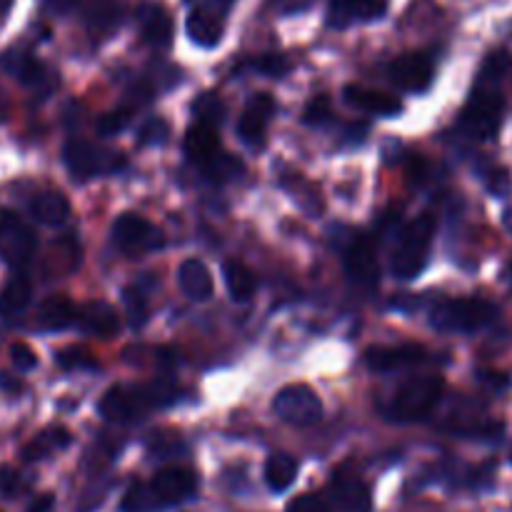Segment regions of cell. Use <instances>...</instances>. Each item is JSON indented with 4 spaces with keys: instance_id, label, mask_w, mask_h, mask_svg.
<instances>
[{
    "instance_id": "cell-11",
    "label": "cell",
    "mask_w": 512,
    "mask_h": 512,
    "mask_svg": "<svg viewBox=\"0 0 512 512\" xmlns=\"http://www.w3.org/2000/svg\"><path fill=\"white\" fill-rule=\"evenodd\" d=\"M150 493H153L158 508H173L185 503L198 493V475L188 468H163L150 480Z\"/></svg>"
},
{
    "instance_id": "cell-15",
    "label": "cell",
    "mask_w": 512,
    "mask_h": 512,
    "mask_svg": "<svg viewBox=\"0 0 512 512\" xmlns=\"http://www.w3.org/2000/svg\"><path fill=\"white\" fill-rule=\"evenodd\" d=\"M330 500L338 505L343 512H370L373 508V498H370V488L348 470H338L330 480Z\"/></svg>"
},
{
    "instance_id": "cell-40",
    "label": "cell",
    "mask_w": 512,
    "mask_h": 512,
    "mask_svg": "<svg viewBox=\"0 0 512 512\" xmlns=\"http://www.w3.org/2000/svg\"><path fill=\"white\" fill-rule=\"evenodd\" d=\"M23 478H20L18 470L8 468V465H0V495L3 498H15V495L23 493Z\"/></svg>"
},
{
    "instance_id": "cell-19",
    "label": "cell",
    "mask_w": 512,
    "mask_h": 512,
    "mask_svg": "<svg viewBox=\"0 0 512 512\" xmlns=\"http://www.w3.org/2000/svg\"><path fill=\"white\" fill-rule=\"evenodd\" d=\"M78 325L83 333L95 335L100 340H108L120 330V315L105 300H93V303H85L78 310Z\"/></svg>"
},
{
    "instance_id": "cell-18",
    "label": "cell",
    "mask_w": 512,
    "mask_h": 512,
    "mask_svg": "<svg viewBox=\"0 0 512 512\" xmlns=\"http://www.w3.org/2000/svg\"><path fill=\"white\" fill-rule=\"evenodd\" d=\"M383 13V0H330L328 23L333 28H350L355 23L378 20Z\"/></svg>"
},
{
    "instance_id": "cell-34",
    "label": "cell",
    "mask_w": 512,
    "mask_h": 512,
    "mask_svg": "<svg viewBox=\"0 0 512 512\" xmlns=\"http://www.w3.org/2000/svg\"><path fill=\"white\" fill-rule=\"evenodd\" d=\"M123 300L128 305L130 325L133 328H143L148 323V295L140 285H130V288L123 290Z\"/></svg>"
},
{
    "instance_id": "cell-14",
    "label": "cell",
    "mask_w": 512,
    "mask_h": 512,
    "mask_svg": "<svg viewBox=\"0 0 512 512\" xmlns=\"http://www.w3.org/2000/svg\"><path fill=\"white\" fill-rule=\"evenodd\" d=\"M275 105L273 95L268 93H258L248 100L245 105L243 115H240V123H238V135L245 145L250 148H260L265 143V130H268V123L273 120Z\"/></svg>"
},
{
    "instance_id": "cell-27",
    "label": "cell",
    "mask_w": 512,
    "mask_h": 512,
    "mask_svg": "<svg viewBox=\"0 0 512 512\" xmlns=\"http://www.w3.org/2000/svg\"><path fill=\"white\" fill-rule=\"evenodd\" d=\"M298 475V460L288 453L270 455L265 463V483L273 493H285Z\"/></svg>"
},
{
    "instance_id": "cell-3",
    "label": "cell",
    "mask_w": 512,
    "mask_h": 512,
    "mask_svg": "<svg viewBox=\"0 0 512 512\" xmlns=\"http://www.w3.org/2000/svg\"><path fill=\"white\" fill-rule=\"evenodd\" d=\"M498 318V308L488 300L478 298H455L443 300L430 310V325L438 333L470 335L485 330Z\"/></svg>"
},
{
    "instance_id": "cell-52",
    "label": "cell",
    "mask_w": 512,
    "mask_h": 512,
    "mask_svg": "<svg viewBox=\"0 0 512 512\" xmlns=\"http://www.w3.org/2000/svg\"><path fill=\"white\" fill-rule=\"evenodd\" d=\"M508 275H510V283H512V268H510V273H508Z\"/></svg>"
},
{
    "instance_id": "cell-41",
    "label": "cell",
    "mask_w": 512,
    "mask_h": 512,
    "mask_svg": "<svg viewBox=\"0 0 512 512\" xmlns=\"http://www.w3.org/2000/svg\"><path fill=\"white\" fill-rule=\"evenodd\" d=\"M330 118H333V113H330V103L325 98H315L313 103L305 108V123L315 125V128L330 123Z\"/></svg>"
},
{
    "instance_id": "cell-47",
    "label": "cell",
    "mask_w": 512,
    "mask_h": 512,
    "mask_svg": "<svg viewBox=\"0 0 512 512\" xmlns=\"http://www.w3.org/2000/svg\"><path fill=\"white\" fill-rule=\"evenodd\" d=\"M15 223H18V218H15V215L10 213V210L0 208V243H3L5 235L10 233V228H13Z\"/></svg>"
},
{
    "instance_id": "cell-17",
    "label": "cell",
    "mask_w": 512,
    "mask_h": 512,
    "mask_svg": "<svg viewBox=\"0 0 512 512\" xmlns=\"http://www.w3.org/2000/svg\"><path fill=\"white\" fill-rule=\"evenodd\" d=\"M140 35L155 50H168L173 45V20L168 10L158 3H143L138 8Z\"/></svg>"
},
{
    "instance_id": "cell-37",
    "label": "cell",
    "mask_w": 512,
    "mask_h": 512,
    "mask_svg": "<svg viewBox=\"0 0 512 512\" xmlns=\"http://www.w3.org/2000/svg\"><path fill=\"white\" fill-rule=\"evenodd\" d=\"M245 68L255 70V73L265 75V78H283V75L288 73L290 65L283 55L268 53V55H258V58L248 60V63H245Z\"/></svg>"
},
{
    "instance_id": "cell-46",
    "label": "cell",
    "mask_w": 512,
    "mask_h": 512,
    "mask_svg": "<svg viewBox=\"0 0 512 512\" xmlns=\"http://www.w3.org/2000/svg\"><path fill=\"white\" fill-rule=\"evenodd\" d=\"M310 3H313V0H275L280 13H300V10L310 8Z\"/></svg>"
},
{
    "instance_id": "cell-1",
    "label": "cell",
    "mask_w": 512,
    "mask_h": 512,
    "mask_svg": "<svg viewBox=\"0 0 512 512\" xmlns=\"http://www.w3.org/2000/svg\"><path fill=\"white\" fill-rule=\"evenodd\" d=\"M510 63V58L505 53L493 55V58L485 63L483 73H480L478 85H475L473 95H470L468 105L460 113V133L468 135L473 140H490L500 128V120H503V108L505 100L500 93L498 83L505 73V65Z\"/></svg>"
},
{
    "instance_id": "cell-22",
    "label": "cell",
    "mask_w": 512,
    "mask_h": 512,
    "mask_svg": "<svg viewBox=\"0 0 512 512\" xmlns=\"http://www.w3.org/2000/svg\"><path fill=\"white\" fill-rule=\"evenodd\" d=\"M35 248H38L35 233L20 223H15L10 233L5 235L3 243H0V253H3L5 263L13 265V268H25L33 260Z\"/></svg>"
},
{
    "instance_id": "cell-10",
    "label": "cell",
    "mask_w": 512,
    "mask_h": 512,
    "mask_svg": "<svg viewBox=\"0 0 512 512\" xmlns=\"http://www.w3.org/2000/svg\"><path fill=\"white\" fill-rule=\"evenodd\" d=\"M148 410L150 408L145 403L140 385H115L98 403V413L103 415V420L115 425H128L135 423V420H143Z\"/></svg>"
},
{
    "instance_id": "cell-31",
    "label": "cell",
    "mask_w": 512,
    "mask_h": 512,
    "mask_svg": "<svg viewBox=\"0 0 512 512\" xmlns=\"http://www.w3.org/2000/svg\"><path fill=\"white\" fill-rule=\"evenodd\" d=\"M193 115L195 123H205V125H215L220 128L225 120V103L218 93H203L195 98L193 103Z\"/></svg>"
},
{
    "instance_id": "cell-26",
    "label": "cell",
    "mask_w": 512,
    "mask_h": 512,
    "mask_svg": "<svg viewBox=\"0 0 512 512\" xmlns=\"http://www.w3.org/2000/svg\"><path fill=\"white\" fill-rule=\"evenodd\" d=\"M223 280L230 298H233L235 303H248V300L253 298L255 288H258V280H255L253 270H250L248 265L240 263V260H225Z\"/></svg>"
},
{
    "instance_id": "cell-16",
    "label": "cell",
    "mask_w": 512,
    "mask_h": 512,
    "mask_svg": "<svg viewBox=\"0 0 512 512\" xmlns=\"http://www.w3.org/2000/svg\"><path fill=\"white\" fill-rule=\"evenodd\" d=\"M343 100L350 108L360 110V113L378 115V118H395V115L403 113L400 98L383 93V90L363 88V85H345Z\"/></svg>"
},
{
    "instance_id": "cell-33",
    "label": "cell",
    "mask_w": 512,
    "mask_h": 512,
    "mask_svg": "<svg viewBox=\"0 0 512 512\" xmlns=\"http://www.w3.org/2000/svg\"><path fill=\"white\" fill-rule=\"evenodd\" d=\"M148 450L150 455L160 460L168 458H185L188 455V445L183 443L178 433H153L148 438Z\"/></svg>"
},
{
    "instance_id": "cell-45",
    "label": "cell",
    "mask_w": 512,
    "mask_h": 512,
    "mask_svg": "<svg viewBox=\"0 0 512 512\" xmlns=\"http://www.w3.org/2000/svg\"><path fill=\"white\" fill-rule=\"evenodd\" d=\"M235 0H193V8H203L208 10V13H215L220 15V18H225L228 15V10L233 8Z\"/></svg>"
},
{
    "instance_id": "cell-48",
    "label": "cell",
    "mask_w": 512,
    "mask_h": 512,
    "mask_svg": "<svg viewBox=\"0 0 512 512\" xmlns=\"http://www.w3.org/2000/svg\"><path fill=\"white\" fill-rule=\"evenodd\" d=\"M53 503H55L53 495L45 493V495H40V498L33 500V505H30L28 512H50L53 510Z\"/></svg>"
},
{
    "instance_id": "cell-9",
    "label": "cell",
    "mask_w": 512,
    "mask_h": 512,
    "mask_svg": "<svg viewBox=\"0 0 512 512\" xmlns=\"http://www.w3.org/2000/svg\"><path fill=\"white\" fill-rule=\"evenodd\" d=\"M5 73H10L13 78H18L25 88L35 90L40 95H48L50 90L58 85V73H53L50 68H45L33 53L23 48H10L8 53H3L0 58Z\"/></svg>"
},
{
    "instance_id": "cell-38",
    "label": "cell",
    "mask_w": 512,
    "mask_h": 512,
    "mask_svg": "<svg viewBox=\"0 0 512 512\" xmlns=\"http://www.w3.org/2000/svg\"><path fill=\"white\" fill-rule=\"evenodd\" d=\"M170 138V125L163 118H150L143 128L138 130V143L143 148H158L165 145Z\"/></svg>"
},
{
    "instance_id": "cell-4",
    "label": "cell",
    "mask_w": 512,
    "mask_h": 512,
    "mask_svg": "<svg viewBox=\"0 0 512 512\" xmlns=\"http://www.w3.org/2000/svg\"><path fill=\"white\" fill-rule=\"evenodd\" d=\"M445 383L435 375H420L408 380L403 388H398L393 403L388 405V418L395 423H418L425 420L435 410V405L443 398Z\"/></svg>"
},
{
    "instance_id": "cell-44",
    "label": "cell",
    "mask_w": 512,
    "mask_h": 512,
    "mask_svg": "<svg viewBox=\"0 0 512 512\" xmlns=\"http://www.w3.org/2000/svg\"><path fill=\"white\" fill-rule=\"evenodd\" d=\"M288 512H328V505L318 495H298L293 503L288 505Z\"/></svg>"
},
{
    "instance_id": "cell-49",
    "label": "cell",
    "mask_w": 512,
    "mask_h": 512,
    "mask_svg": "<svg viewBox=\"0 0 512 512\" xmlns=\"http://www.w3.org/2000/svg\"><path fill=\"white\" fill-rule=\"evenodd\" d=\"M45 5H48L50 10H53V13H70V10L75 8V3H78V0H43Z\"/></svg>"
},
{
    "instance_id": "cell-32",
    "label": "cell",
    "mask_w": 512,
    "mask_h": 512,
    "mask_svg": "<svg viewBox=\"0 0 512 512\" xmlns=\"http://www.w3.org/2000/svg\"><path fill=\"white\" fill-rule=\"evenodd\" d=\"M120 23V8L113 0H93L88 8V25L98 33H108V30L118 28Z\"/></svg>"
},
{
    "instance_id": "cell-43",
    "label": "cell",
    "mask_w": 512,
    "mask_h": 512,
    "mask_svg": "<svg viewBox=\"0 0 512 512\" xmlns=\"http://www.w3.org/2000/svg\"><path fill=\"white\" fill-rule=\"evenodd\" d=\"M485 183H488V190L495 195V198H503V195L510 190V175H508V170L493 168V170H490V173H488V178H485Z\"/></svg>"
},
{
    "instance_id": "cell-2",
    "label": "cell",
    "mask_w": 512,
    "mask_h": 512,
    "mask_svg": "<svg viewBox=\"0 0 512 512\" xmlns=\"http://www.w3.org/2000/svg\"><path fill=\"white\" fill-rule=\"evenodd\" d=\"M435 238V218L430 213L420 215L413 223H408L400 233L398 245L393 250L390 268L393 275L400 280H415L428 265L430 245Z\"/></svg>"
},
{
    "instance_id": "cell-5",
    "label": "cell",
    "mask_w": 512,
    "mask_h": 512,
    "mask_svg": "<svg viewBox=\"0 0 512 512\" xmlns=\"http://www.w3.org/2000/svg\"><path fill=\"white\" fill-rule=\"evenodd\" d=\"M65 168L75 180L100 178V175H115L125 168V158L115 150H105L90 140H70L63 148Z\"/></svg>"
},
{
    "instance_id": "cell-8",
    "label": "cell",
    "mask_w": 512,
    "mask_h": 512,
    "mask_svg": "<svg viewBox=\"0 0 512 512\" xmlns=\"http://www.w3.org/2000/svg\"><path fill=\"white\" fill-rule=\"evenodd\" d=\"M343 268L348 285L360 295H373L380 285V268L375 250L368 240L350 238L345 245Z\"/></svg>"
},
{
    "instance_id": "cell-25",
    "label": "cell",
    "mask_w": 512,
    "mask_h": 512,
    "mask_svg": "<svg viewBox=\"0 0 512 512\" xmlns=\"http://www.w3.org/2000/svg\"><path fill=\"white\" fill-rule=\"evenodd\" d=\"M30 298H33V283L25 275H13L0 290V318H18L30 305Z\"/></svg>"
},
{
    "instance_id": "cell-23",
    "label": "cell",
    "mask_w": 512,
    "mask_h": 512,
    "mask_svg": "<svg viewBox=\"0 0 512 512\" xmlns=\"http://www.w3.org/2000/svg\"><path fill=\"white\" fill-rule=\"evenodd\" d=\"M78 320V310L70 303L65 295H50L40 303L38 308V328L48 330V333H58V330L70 328Z\"/></svg>"
},
{
    "instance_id": "cell-21",
    "label": "cell",
    "mask_w": 512,
    "mask_h": 512,
    "mask_svg": "<svg viewBox=\"0 0 512 512\" xmlns=\"http://www.w3.org/2000/svg\"><path fill=\"white\" fill-rule=\"evenodd\" d=\"M185 30H188L190 40H193L195 45H200V48H215V45L223 40L225 18L208 13V10L203 8H193L188 20H185Z\"/></svg>"
},
{
    "instance_id": "cell-6",
    "label": "cell",
    "mask_w": 512,
    "mask_h": 512,
    "mask_svg": "<svg viewBox=\"0 0 512 512\" xmlns=\"http://www.w3.org/2000/svg\"><path fill=\"white\" fill-rule=\"evenodd\" d=\"M113 243L125 255H145L158 253L165 248V238L160 228H155L150 220L140 218L135 213H123L113 223Z\"/></svg>"
},
{
    "instance_id": "cell-29",
    "label": "cell",
    "mask_w": 512,
    "mask_h": 512,
    "mask_svg": "<svg viewBox=\"0 0 512 512\" xmlns=\"http://www.w3.org/2000/svg\"><path fill=\"white\" fill-rule=\"evenodd\" d=\"M70 433L65 428H48L45 433H40L38 438L30 440L23 450V460L25 463H35V460H43L48 458L50 453L55 450H63L70 445Z\"/></svg>"
},
{
    "instance_id": "cell-12",
    "label": "cell",
    "mask_w": 512,
    "mask_h": 512,
    "mask_svg": "<svg viewBox=\"0 0 512 512\" xmlns=\"http://www.w3.org/2000/svg\"><path fill=\"white\" fill-rule=\"evenodd\" d=\"M425 360H428V350L418 343L378 345V348H370L368 353H365V365L378 375L418 368V365L425 363Z\"/></svg>"
},
{
    "instance_id": "cell-51",
    "label": "cell",
    "mask_w": 512,
    "mask_h": 512,
    "mask_svg": "<svg viewBox=\"0 0 512 512\" xmlns=\"http://www.w3.org/2000/svg\"><path fill=\"white\" fill-rule=\"evenodd\" d=\"M5 120V95H3V90H0V123H3Z\"/></svg>"
},
{
    "instance_id": "cell-24",
    "label": "cell",
    "mask_w": 512,
    "mask_h": 512,
    "mask_svg": "<svg viewBox=\"0 0 512 512\" xmlns=\"http://www.w3.org/2000/svg\"><path fill=\"white\" fill-rule=\"evenodd\" d=\"M178 285L190 300L203 303L213 295V275L200 260H185L178 268Z\"/></svg>"
},
{
    "instance_id": "cell-28",
    "label": "cell",
    "mask_w": 512,
    "mask_h": 512,
    "mask_svg": "<svg viewBox=\"0 0 512 512\" xmlns=\"http://www.w3.org/2000/svg\"><path fill=\"white\" fill-rule=\"evenodd\" d=\"M30 215L43 225H63L70 215L68 200L60 193H43L30 203Z\"/></svg>"
},
{
    "instance_id": "cell-39",
    "label": "cell",
    "mask_w": 512,
    "mask_h": 512,
    "mask_svg": "<svg viewBox=\"0 0 512 512\" xmlns=\"http://www.w3.org/2000/svg\"><path fill=\"white\" fill-rule=\"evenodd\" d=\"M58 365L63 370H98V360L90 358L88 350L83 348H68V350H60L58 355Z\"/></svg>"
},
{
    "instance_id": "cell-7",
    "label": "cell",
    "mask_w": 512,
    "mask_h": 512,
    "mask_svg": "<svg viewBox=\"0 0 512 512\" xmlns=\"http://www.w3.org/2000/svg\"><path fill=\"white\" fill-rule=\"evenodd\" d=\"M273 413L295 428H308L323 418V403L308 385H288L273 400Z\"/></svg>"
},
{
    "instance_id": "cell-35",
    "label": "cell",
    "mask_w": 512,
    "mask_h": 512,
    "mask_svg": "<svg viewBox=\"0 0 512 512\" xmlns=\"http://www.w3.org/2000/svg\"><path fill=\"white\" fill-rule=\"evenodd\" d=\"M130 118H133V108H130V105H123V108H115L110 110V113L100 115L95 130H98L100 138H113V135H120L128 128Z\"/></svg>"
},
{
    "instance_id": "cell-50",
    "label": "cell",
    "mask_w": 512,
    "mask_h": 512,
    "mask_svg": "<svg viewBox=\"0 0 512 512\" xmlns=\"http://www.w3.org/2000/svg\"><path fill=\"white\" fill-rule=\"evenodd\" d=\"M10 5H13V0H0V18H5V15H8Z\"/></svg>"
},
{
    "instance_id": "cell-42",
    "label": "cell",
    "mask_w": 512,
    "mask_h": 512,
    "mask_svg": "<svg viewBox=\"0 0 512 512\" xmlns=\"http://www.w3.org/2000/svg\"><path fill=\"white\" fill-rule=\"evenodd\" d=\"M10 360H13V365L20 373H28V370H33L38 365V358H35V353L25 343H15L10 348Z\"/></svg>"
},
{
    "instance_id": "cell-13",
    "label": "cell",
    "mask_w": 512,
    "mask_h": 512,
    "mask_svg": "<svg viewBox=\"0 0 512 512\" xmlns=\"http://www.w3.org/2000/svg\"><path fill=\"white\" fill-rule=\"evenodd\" d=\"M388 75L398 88L408 93H425L433 85V60L425 53H405L388 65Z\"/></svg>"
},
{
    "instance_id": "cell-30",
    "label": "cell",
    "mask_w": 512,
    "mask_h": 512,
    "mask_svg": "<svg viewBox=\"0 0 512 512\" xmlns=\"http://www.w3.org/2000/svg\"><path fill=\"white\" fill-rule=\"evenodd\" d=\"M200 168H203L205 178H208L210 183H218V185L233 183V180L243 178V173H245L243 160L235 158V155H230V153H223V150H220V153H215L213 158H210L208 163L200 165Z\"/></svg>"
},
{
    "instance_id": "cell-36",
    "label": "cell",
    "mask_w": 512,
    "mask_h": 512,
    "mask_svg": "<svg viewBox=\"0 0 512 512\" xmlns=\"http://www.w3.org/2000/svg\"><path fill=\"white\" fill-rule=\"evenodd\" d=\"M160 510L158 503H155L153 493H150V485L135 483L130 485V490L123 498V512H153Z\"/></svg>"
},
{
    "instance_id": "cell-20",
    "label": "cell",
    "mask_w": 512,
    "mask_h": 512,
    "mask_svg": "<svg viewBox=\"0 0 512 512\" xmlns=\"http://www.w3.org/2000/svg\"><path fill=\"white\" fill-rule=\"evenodd\" d=\"M185 158L195 165H203L213 158L215 153H220V133L215 125L195 123L193 128H188L183 140Z\"/></svg>"
}]
</instances>
